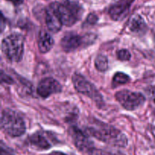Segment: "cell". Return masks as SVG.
Segmentation results:
<instances>
[{
    "mask_svg": "<svg viewBox=\"0 0 155 155\" xmlns=\"http://www.w3.org/2000/svg\"><path fill=\"white\" fill-rule=\"evenodd\" d=\"M86 133L92 137L108 145L117 147H126L128 143L127 137L120 130L104 123L95 120L86 129Z\"/></svg>",
    "mask_w": 155,
    "mask_h": 155,
    "instance_id": "obj_1",
    "label": "cell"
},
{
    "mask_svg": "<svg viewBox=\"0 0 155 155\" xmlns=\"http://www.w3.org/2000/svg\"><path fill=\"white\" fill-rule=\"evenodd\" d=\"M2 51L10 62L21 61L24 51V37L22 34L13 33L2 41Z\"/></svg>",
    "mask_w": 155,
    "mask_h": 155,
    "instance_id": "obj_2",
    "label": "cell"
},
{
    "mask_svg": "<svg viewBox=\"0 0 155 155\" xmlns=\"http://www.w3.org/2000/svg\"><path fill=\"white\" fill-rule=\"evenodd\" d=\"M1 128L11 137H19L26 132V126L23 118L15 110L4 109L1 114Z\"/></svg>",
    "mask_w": 155,
    "mask_h": 155,
    "instance_id": "obj_3",
    "label": "cell"
},
{
    "mask_svg": "<svg viewBox=\"0 0 155 155\" xmlns=\"http://www.w3.org/2000/svg\"><path fill=\"white\" fill-rule=\"evenodd\" d=\"M74 88L80 93L90 98L99 107L104 106V99L95 85L80 74H74L72 77Z\"/></svg>",
    "mask_w": 155,
    "mask_h": 155,
    "instance_id": "obj_4",
    "label": "cell"
},
{
    "mask_svg": "<svg viewBox=\"0 0 155 155\" xmlns=\"http://www.w3.org/2000/svg\"><path fill=\"white\" fill-rule=\"evenodd\" d=\"M96 39V36L93 33H88L84 36L68 33L64 36L61 41V46L66 52H72L80 47L87 46L93 43Z\"/></svg>",
    "mask_w": 155,
    "mask_h": 155,
    "instance_id": "obj_5",
    "label": "cell"
},
{
    "mask_svg": "<svg viewBox=\"0 0 155 155\" xmlns=\"http://www.w3.org/2000/svg\"><path fill=\"white\" fill-rule=\"evenodd\" d=\"M117 101L127 110H134L142 107L145 102V97L140 92L124 90L119 91L115 94Z\"/></svg>",
    "mask_w": 155,
    "mask_h": 155,
    "instance_id": "obj_6",
    "label": "cell"
},
{
    "mask_svg": "<svg viewBox=\"0 0 155 155\" xmlns=\"http://www.w3.org/2000/svg\"><path fill=\"white\" fill-rule=\"evenodd\" d=\"M69 133L72 138L74 145L80 151L89 154L94 148L93 142L89 139L87 133H84L78 127L73 126L70 128Z\"/></svg>",
    "mask_w": 155,
    "mask_h": 155,
    "instance_id": "obj_7",
    "label": "cell"
},
{
    "mask_svg": "<svg viewBox=\"0 0 155 155\" xmlns=\"http://www.w3.org/2000/svg\"><path fill=\"white\" fill-rule=\"evenodd\" d=\"M61 90L62 86L58 80L52 77H46L39 82L36 92L39 96L45 98L53 94L60 93Z\"/></svg>",
    "mask_w": 155,
    "mask_h": 155,
    "instance_id": "obj_8",
    "label": "cell"
},
{
    "mask_svg": "<svg viewBox=\"0 0 155 155\" xmlns=\"http://www.w3.org/2000/svg\"><path fill=\"white\" fill-rule=\"evenodd\" d=\"M134 0H118L109 8V15L114 21H120L128 14L130 8Z\"/></svg>",
    "mask_w": 155,
    "mask_h": 155,
    "instance_id": "obj_9",
    "label": "cell"
},
{
    "mask_svg": "<svg viewBox=\"0 0 155 155\" xmlns=\"http://www.w3.org/2000/svg\"><path fill=\"white\" fill-rule=\"evenodd\" d=\"M51 5L57 15H58L64 26L71 27L78 21L77 17L71 12V10L64 4H61L59 2H52L51 3Z\"/></svg>",
    "mask_w": 155,
    "mask_h": 155,
    "instance_id": "obj_10",
    "label": "cell"
},
{
    "mask_svg": "<svg viewBox=\"0 0 155 155\" xmlns=\"http://www.w3.org/2000/svg\"><path fill=\"white\" fill-rule=\"evenodd\" d=\"M45 23L48 30L52 33H58L61 30L62 26H64L51 4L45 10Z\"/></svg>",
    "mask_w": 155,
    "mask_h": 155,
    "instance_id": "obj_11",
    "label": "cell"
},
{
    "mask_svg": "<svg viewBox=\"0 0 155 155\" xmlns=\"http://www.w3.org/2000/svg\"><path fill=\"white\" fill-rule=\"evenodd\" d=\"M28 142L32 147L39 151L48 150L51 147V143L49 139L41 132H37L31 135L28 138Z\"/></svg>",
    "mask_w": 155,
    "mask_h": 155,
    "instance_id": "obj_12",
    "label": "cell"
},
{
    "mask_svg": "<svg viewBox=\"0 0 155 155\" xmlns=\"http://www.w3.org/2000/svg\"><path fill=\"white\" fill-rule=\"evenodd\" d=\"M54 45V39L52 36L45 30H42L38 36V47L42 54L48 52Z\"/></svg>",
    "mask_w": 155,
    "mask_h": 155,
    "instance_id": "obj_13",
    "label": "cell"
},
{
    "mask_svg": "<svg viewBox=\"0 0 155 155\" xmlns=\"http://www.w3.org/2000/svg\"><path fill=\"white\" fill-rule=\"evenodd\" d=\"M128 28L133 33H142L145 31L146 24L142 16L139 15H135L132 17L129 22Z\"/></svg>",
    "mask_w": 155,
    "mask_h": 155,
    "instance_id": "obj_14",
    "label": "cell"
},
{
    "mask_svg": "<svg viewBox=\"0 0 155 155\" xmlns=\"http://www.w3.org/2000/svg\"><path fill=\"white\" fill-rule=\"evenodd\" d=\"M64 4L77 17V19L80 20L81 18L83 13V8L79 0H64Z\"/></svg>",
    "mask_w": 155,
    "mask_h": 155,
    "instance_id": "obj_15",
    "label": "cell"
},
{
    "mask_svg": "<svg viewBox=\"0 0 155 155\" xmlns=\"http://www.w3.org/2000/svg\"><path fill=\"white\" fill-rule=\"evenodd\" d=\"M96 69L100 72H105L108 69V59L104 54H98L95 61Z\"/></svg>",
    "mask_w": 155,
    "mask_h": 155,
    "instance_id": "obj_16",
    "label": "cell"
},
{
    "mask_svg": "<svg viewBox=\"0 0 155 155\" xmlns=\"http://www.w3.org/2000/svg\"><path fill=\"white\" fill-rule=\"evenodd\" d=\"M130 80V78L128 75L124 74V73L117 72L114 76L113 80H112V85H113V87H117L118 86L129 83Z\"/></svg>",
    "mask_w": 155,
    "mask_h": 155,
    "instance_id": "obj_17",
    "label": "cell"
},
{
    "mask_svg": "<svg viewBox=\"0 0 155 155\" xmlns=\"http://www.w3.org/2000/svg\"><path fill=\"white\" fill-rule=\"evenodd\" d=\"M117 57L119 60L123 61H129L131 58V54L130 51L127 49H121L119 50L117 53Z\"/></svg>",
    "mask_w": 155,
    "mask_h": 155,
    "instance_id": "obj_18",
    "label": "cell"
},
{
    "mask_svg": "<svg viewBox=\"0 0 155 155\" xmlns=\"http://www.w3.org/2000/svg\"><path fill=\"white\" fill-rule=\"evenodd\" d=\"M89 155H117L114 153L110 152V151H105V150L102 149H96L94 148L89 153Z\"/></svg>",
    "mask_w": 155,
    "mask_h": 155,
    "instance_id": "obj_19",
    "label": "cell"
},
{
    "mask_svg": "<svg viewBox=\"0 0 155 155\" xmlns=\"http://www.w3.org/2000/svg\"><path fill=\"white\" fill-rule=\"evenodd\" d=\"M98 16L95 14L92 13V14H89L88 15L87 18H86V21L85 22V25H93L95 24V23L98 21Z\"/></svg>",
    "mask_w": 155,
    "mask_h": 155,
    "instance_id": "obj_20",
    "label": "cell"
},
{
    "mask_svg": "<svg viewBox=\"0 0 155 155\" xmlns=\"http://www.w3.org/2000/svg\"><path fill=\"white\" fill-rule=\"evenodd\" d=\"M1 79H2V83H8V84H12L14 83L13 79L12 78L9 76L6 75V74H4L3 71H2L1 73Z\"/></svg>",
    "mask_w": 155,
    "mask_h": 155,
    "instance_id": "obj_21",
    "label": "cell"
},
{
    "mask_svg": "<svg viewBox=\"0 0 155 155\" xmlns=\"http://www.w3.org/2000/svg\"><path fill=\"white\" fill-rule=\"evenodd\" d=\"M7 1L11 2H12L15 5H19L23 3V0H7Z\"/></svg>",
    "mask_w": 155,
    "mask_h": 155,
    "instance_id": "obj_22",
    "label": "cell"
},
{
    "mask_svg": "<svg viewBox=\"0 0 155 155\" xmlns=\"http://www.w3.org/2000/svg\"><path fill=\"white\" fill-rule=\"evenodd\" d=\"M48 155H68L63 152H60V151H53L51 152V154H49Z\"/></svg>",
    "mask_w": 155,
    "mask_h": 155,
    "instance_id": "obj_23",
    "label": "cell"
}]
</instances>
